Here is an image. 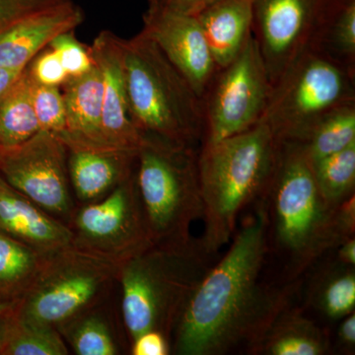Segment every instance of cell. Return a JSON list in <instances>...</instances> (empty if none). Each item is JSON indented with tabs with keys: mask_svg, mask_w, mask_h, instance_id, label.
Wrapping results in <instances>:
<instances>
[{
	"mask_svg": "<svg viewBox=\"0 0 355 355\" xmlns=\"http://www.w3.org/2000/svg\"><path fill=\"white\" fill-rule=\"evenodd\" d=\"M263 202L191 292L173 329V354L221 355L241 347L254 352L270 324L291 306L293 284L270 288L261 282L268 251Z\"/></svg>",
	"mask_w": 355,
	"mask_h": 355,
	"instance_id": "6da1fadb",
	"label": "cell"
},
{
	"mask_svg": "<svg viewBox=\"0 0 355 355\" xmlns=\"http://www.w3.org/2000/svg\"><path fill=\"white\" fill-rule=\"evenodd\" d=\"M265 200L268 225L294 275L354 237V203L331 207L324 202L309 158L298 142H279Z\"/></svg>",
	"mask_w": 355,
	"mask_h": 355,
	"instance_id": "7a4b0ae2",
	"label": "cell"
},
{
	"mask_svg": "<svg viewBox=\"0 0 355 355\" xmlns=\"http://www.w3.org/2000/svg\"><path fill=\"white\" fill-rule=\"evenodd\" d=\"M279 146L263 121L233 137L200 146L198 167L205 233L200 241L209 254L232 239L240 212L265 198Z\"/></svg>",
	"mask_w": 355,
	"mask_h": 355,
	"instance_id": "3957f363",
	"label": "cell"
},
{
	"mask_svg": "<svg viewBox=\"0 0 355 355\" xmlns=\"http://www.w3.org/2000/svg\"><path fill=\"white\" fill-rule=\"evenodd\" d=\"M132 123L144 139L200 148L205 139L202 99L144 31L120 38Z\"/></svg>",
	"mask_w": 355,
	"mask_h": 355,
	"instance_id": "277c9868",
	"label": "cell"
},
{
	"mask_svg": "<svg viewBox=\"0 0 355 355\" xmlns=\"http://www.w3.org/2000/svg\"><path fill=\"white\" fill-rule=\"evenodd\" d=\"M211 256L193 238L181 245L151 244L119 263L121 314L130 340L156 330L171 342L184 304L212 266Z\"/></svg>",
	"mask_w": 355,
	"mask_h": 355,
	"instance_id": "5b68a950",
	"label": "cell"
},
{
	"mask_svg": "<svg viewBox=\"0 0 355 355\" xmlns=\"http://www.w3.org/2000/svg\"><path fill=\"white\" fill-rule=\"evenodd\" d=\"M198 149L144 139L137 151L135 180L153 244L188 243L191 224L202 219Z\"/></svg>",
	"mask_w": 355,
	"mask_h": 355,
	"instance_id": "8992f818",
	"label": "cell"
},
{
	"mask_svg": "<svg viewBox=\"0 0 355 355\" xmlns=\"http://www.w3.org/2000/svg\"><path fill=\"white\" fill-rule=\"evenodd\" d=\"M355 102V73L308 49L272 85L261 121L282 141L302 142L331 111Z\"/></svg>",
	"mask_w": 355,
	"mask_h": 355,
	"instance_id": "52a82bcc",
	"label": "cell"
},
{
	"mask_svg": "<svg viewBox=\"0 0 355 355\" xmlns=\"http://www.w3.org/2000/svg\"><path fill=\"white\" fill-rule=\"evenodd\" d=\"M118 266L72 245L46 254L31 287L20 299L19 317L58 330L101 304L116 282Z\"/></svg>",
	"mask_w": 355,
	"mask_h": 355,
	"instance_id": "ba28073f",
	"label": "cell"
},
{
	"mask_svg": "<svg viewBox=\"0 0 355 355\" xmlns=\"http://www.w3.org/2000/svg\"><path fill=\"white\" fill-rule=\"evenodd\" d=\"M272 89L258 44L252 35L240 55L217 70L202 96V144L220 141L260 123Z\"/></svg>",
	"mask_w": 355,
	"mask_h": 355,
	"instance_id": "9c48e42d",
	"label": "cell"
},
{
	"mask_svg": "<svg viewBox=\"0 0 355 355\" xmlns=\"http://www.w3.org/2000/svg\"><path fill=\"white\" fill-rule=\"evenodd\" d=\"M69 227L72 246L118 265L150 246L135 170L106 197L76 207Z\"/></svg>",
	"mask_w": 355,
	"mask_h": 355,
	"instance_id": "30bf717a",
	"label": "cell"
},
{
	"mask_svg": "<svg viewBox=\"0 0 355 355\" xmlns=\"http://www.w3.org/2000/svg\"><path fill=\"white\" fill-rule=\"evenodd\" d=\"M0 176L69 226L76 205L67 170V146L57 135L39 130L19 146L1 149Z\"/></svg>",
	"mask_w": 355,
	"mask_h": 355,
	"instance_id": "8fae6325",
	"label": "cell"
},
{
	"mask_svg": "<svg viewBox=\"0 0 355 355\" xmlns=\"http://www.w3.org/2000/svg\"><path fill=\"white\" fill-rule=\"evenodd\" d=\"M336 0H253V36L275 85L315 34Z\"/></svg>",
	"mask_w": 355,
	"mask_h": 355,
	"instance_id": "7c38bea8",
	"label": "cell"
},
{
	"mask_svg": "<svg viewBox=\"0 0 355 355\" xmlns=\"http://www.w3.org/2000/svg\"><path fill=\"white\" fill-rule=\"evenodd\" d=\"M141 31L202 99L218 69L197 16L147 7Z\"/></svg>",
	"mask_w": 355,
	"mask_h": 355,
	"instance_id": "4fadbf2b",
	"label": "cell"
},
{
	"mask_svg": "<svg viewBox=\"0 0 355 355\" xmlns=\"http://www.w3.org/2000/svg\"><path fill=\"white\" fill-rule=\"evenodd\" d=\"M90 51L103 77L102 133L105 144L139 151L144 139L130 119L120 37L107 30L100 32Z\"/></svg>",
	"mask_w": 355,
	"mask_h": 355,
	"instance_id": "5bb4252c",
	"label": "cell"
},
{
	"mask_svg": "<svg viewBox=\"0 0 355 355\" xmlns=\"http://www.w3.org/2000/svg\"><path fill=\"white\" fill-rule=\"evenodd\" d=\"M72 193L80 205L97 202L132 176L137 151L67 142Z\"/></svg>",
	"mask_w": 355,
	"mask_h": 355,
	"instance_id": "9a60e30c",
	"label": "cell"
},
{
	"mask_svg": "<svg viewBox=\"0 0 355 355\" xmlns=\"http://www.w3.org/2000/svg\"><path fill=\"white\" fill-rule=\"evenodd\" d=\"M84 12L73 0H67L0 33V67L24 69L55 37L74 31L83 24Z\"/></svg>",
	"mask_w": 355,
	"mask_h": 355,
	"instance_id": "2e32d148",
	"label": "cell"
},
{
	"mask_svg": "<svg viewBox=\"0 0 355 355\" xmlns=\"http://www.w3.org/2000/svg\"><path fill=\"white\" fill-rule=\"evenodd\" d=\"M0 232L44 254L71 245L67 224L51 216L0 176Z\"/></svg>",
	"mask_w": 355,
	"mask_h": 355,
	"instance_id": "e0dca14e",
	"label": "cell"
},
{
	"mask_svg": "<svg viewBox=\"0 0 355 355\" xmlns=\"http://www.w3.org/2000/svg\"><path fill=\"white\" fill-rule=\"evenodd\" d=\"M196 16L218 69L234 60L253 35V0H216Z\"/></svg>",
	"mask_w": 355,
	"mask_h": 355,
	"instance_id": "ac0fdd59",
	"label": "cell"
},
{
	"mask_svg": "<svg viewBox=\"0 0 355 355\" xmlns=\"http://www.w3.org/2000/svg\"><path fill=\"white\" fill-rule=\"evenodd\" d=\"M62 88L65 130L58 139L64 144L107 146L102 133L103 77L97 64L87 73L69 78Z\"/></svg>",
	"mask_w": 355,
	"mask_h": 355,
	"instance_id": "d6986e66",
	"label": "cell"
},
{
	"mask_svg": "<svg viewBox=\"0 0 355 355\" xmlns=\"http://www.w3.org/2000/svg\"><path fill=\"white\" fill-rule=\"evenodd\" d=\"M330 349V336L327 331L289 306L270 324L254 354L324 355Z\"/></svg>",
	"mask_w": 355,
	"mask_h": 355,
	"instance_id": "ffe728a7",
	"label": "cell"
},
{
	"mask_svg": "<svg viewBox=\"0 0 355 355\" xmlns=\"http://www.w3.org/2000/svg\"><path fill=\"white\" fill-rule=\"evenodd\" d=\"M46 257L26 243L0 232V302L20 300L38 275Z\"/></svg>",
	"mask_w": 355,
	"mask_h": 355,
	"instance_id": "44dd1931",
	"label": "cell"
},
{
	"mask_svg": "<svg viewBox=\"0 0 355 355\" xmlns=\"http://www.w3.org/2000/svg\"><path fill=\"white\" fill-rule=\"evenodd\" d=\"M309 49L355 73V0H336Z\"/></svg>",
	"mask_w": 355,
	"mask_h": 355,
	"instance_id": "7402d4cb",
	"label": "cell"
},
{
	"mask_svg": "<svg viewBox=\"0 0 355 355\" xmlns=\"http://www.w3.org/2000/svg\"><path fill=\"white\" fill-rule=\"evenodd\" d=\"M39 130L26 67L12 87L0 98V150L19 146Z\"/></svg>",
	"mask_w": 355,
	"mask_h": 355,
	"instance_id": "603a6c76",
	"label": "cell"
},
{
	"mask_svg": "<svg viewBox=\"0 0 355 355\" xmlns=\"http://www.w3.org/2000/svg\"><path fill=\"white\" fill-rule=\"evenodd\" d=\"M354 144L355 102L324 114L300 142L310 162L340 153Z\"/></svg>",
	"mask_w": 355,
	"mask_h": 355,
	"instance_id": "cb8c5ba5",
	"label": "cell"
},
{
	"mask_svg": "<svg viewBox=\"0 0 355 355\" xmlns=\"http://www.w3.org/2000/svg\"><path fill=\"white\" fill-rule=\"evenodd\" d=\"M78 355L120 354L108 318L99 306L78 315L58 329Z\"/></svg>",
	"mask_w": 355,
	"mask_h": 355,
	"instance_id": "d4e9b609",
	"label": "cell"
},
{
	"mask_svg": "<svg viewBox=\"0 0 355 355\" xmlns=\"http://www.w3.org/2000/svg\"><path fill=\"white\" fill-rule=\"evenodd\" d=\"M310 297L319 313L330 320H342L354 312V266L336 261V266L319 275Z\"/></svg>",
	"mask_w": 355,
	"mask_h": 355,
	"instance_id": "484cf974",
	"label": "cell"
},
{
	"mask_svg": "<svg viewBox=\"0 0 355 355\" xmlns=\"http://www.w3.org/2000/svg\"><path fill=\"white\" fill-rule=\"evenodd\" d=\"M311 165L320 193L330 207H336L354 195L355 144Z\"/></svg>",
	"mask_w": 355,
	"mask_h": 355,
	"instance_id": "4316f807",
	"label": "cell"
},
{
	"mask_svg": "<svg viewBox=\"0 0 355 355\" xmlns=\"http://www.w3.org/2000/svg\"><path fill=\"white\" fill-rule=\"evenodd\" d=\"M67 343L60 331L18 316L7 331L0 355H65Z\"/></svg>",
	"mask_w": 355,
	"mask_h": 355,
	"instance_id": "83f0119b",
	"label": "cell"
},
{
	"mask_svg": "<svg viewBox=\"0 0 355 355\" xmlns=\"http://www.w3.org/2000/svg\"><path fill=\"white\" fill-rule=\"evenodd\" d=\"M30 80L33 107L40 130L60 137L65 130V106L60 88L41 85L33 81L31 77Z\"/></svg>",
	"mask_w": 355,
	"mask_h": 355,
	"instance_id": "f1b7e54d",
	"label": "cell"
},
{
	"mask_svg": "<svg viewBox=\"0 0 355 355\" xmlns=\"http://www.w3.org/2000/svg\"><path fill=\"white\" fill-rule=\"evenodd\" d=\"M73 32L60 34L48 46V48L57 53L69 78L87 73L95 65L90 46L88 48L79 42Z\"/></svg>",
	"mask_w": 355,
	"mask_h": 355,
	"instance_id": "f546056e",
	"label": "cell"
},
{
	"mask_svg": "<svg viewBox=\"0 0 355 355\" xmlns=\"http://www.w3.org/2000/svg\"><path fill=\"white\" fill-rule=\"evenodd\" d=\"M27 71L32 80L41 85L60 88L69 79L57 53L48 46L30 62Z\"/></svg>",
	"mask_w": 355,
	"mask_h": 355,
	"instance_id": "4dcf8cb0",
	"label": "cell"
},
{
	"mask_svg": "<svg viewBox=\"0 0 355 355\" xmlns=\"http://www.w3.org/2000/svg\"><path fill=\"white\" fill-rule=\"evenodd\" d=\"M67 0H0V33L18 21Z\"/></svg>",
	"mask_w": 355,
	"mask_h": 355,
	"instance_id": "1f68e13d",
	"label": "cell"
},
{
	"mask_svg": "<svg viewBox=\"0 0 355 355\" xmlns=\"http://www.w3.org/2000/svg\"><path fill=\"white\" fill-rule=\"evenodd\" d=\"M171 352L169 338L160 331H144L132 340L133 355H168Z\"/></svg>",
	"mask_w": 355,
	"mask_h": 355,
	"instance_id": "d6a6232c",
	"label": "cell"
},
{
	"mask_svg": "<svg viewBox=\"0 0 355 355\" xmlns=\"http://www.w3.org/2000/svg\"><path fill=\"white\" fill-rule=\"evenodd\" d=\"M216 0H147L150 8L196 15Z\"/></svg>",
	"mask_w": 355,
	"mask_h": 355,
	"instance_id": "836d02e7",
	"label": "cell"
},
{
	"mask_svg": "<svg viewBox=\"0 0 355 355\" xmlns=\"http://www.w3.org/2000/svg\"><path fill=\"white\" fill-rule=\"evenodd\" d=\"M336 343L343 354H354L355 347V313L340 320L336 333Z\"/></svg>",
	"mask_w": 355,
	"mask_h": 355,
	"instance_id": "e575fe53",
	"label": "cell"
},
{
	"mask_svg": "<svg viewBox=\"0 0 355 355\" xmlns=\"http://www.w3.org/2000/svg\"><path fill=\"white\" fill-rule=\"evenodd\" d=\"M20 300L0 302V349L11 324L19 316Z\"/></svg>",
	"mask_w": 355,
	"mask_h": 355,
	"instance_id": "d590c367",
	"label": "cell"
},
{
	"mask_svg": "<svg viewBox=\"0 0 355 355\" xmlns=\"http://www.w3.org/2000/svg\"><path fill=\"white\" fill-rule=\"evenodd\" d=\"M336 250V261L343 266H354L355 265V239L354 237L347 238L340 243Z\"/></svg>",
	"mask_w": 355,
	"mask_h": 355,
	"instance_id": "8d00e7d4",
	"label": "cell"
},
{
	"mask_svg": "<svg viewBox=\"0 0 355 355\" xmlns=\"http://www.w3.org/2000/svg\"><path fill=\"white\" fill-rule=\"evenodd\" d=\"M24 69L0 67V98L9 90L22 76Z\"/></svg>",
	"mask_w": 355,
	"mask_h": 355,
	"instance_id": "74e56055",
	"label": "cell"
}]
</instances>
